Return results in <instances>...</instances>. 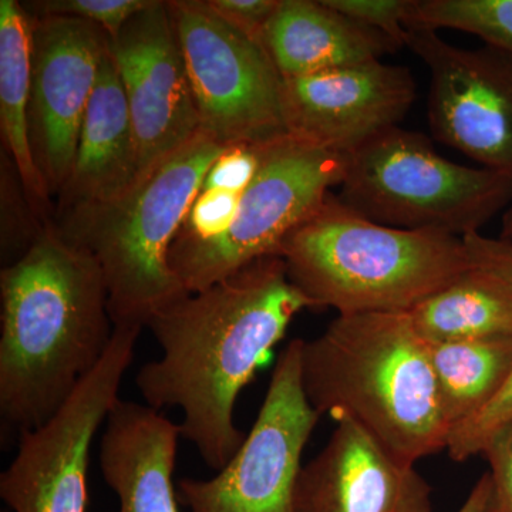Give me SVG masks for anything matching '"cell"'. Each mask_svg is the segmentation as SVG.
<instances>
[{
  "mask_svg": "<svg viewBox=\"0 0 512 512\" xmlns=\"http://www.w3.org/2000/svg\"><path fill=\"white\" fill-rule=\"evenodd\" d=\"M305 309L312 302L272 255L188 293L148 323L163 355L141 367L137 389L158 412L181 409V437L211 470L221 471L244 443L234 420L239 394Z\"/></svg>",
  "mask_w": 512,
  "mask_h": 512,
  "instance_id": "obj_1",
  "label": "cell"
},
{
  "mask_svg": "<svg viewBox=\"0 0 512 512\" xmlns=\"http://www.w3.org/2000/svg\"><path fill=\"white\" fill-rule=\"evenodd\" d=\"M0 416L9 429L52 419L106 355L114 325L99 264L55 220L0 272Z\"/></svg>",
  "mask_w": 512,
  "mask_h": 512,
  "instance_id": "obj_2",
  "label": "cell"
},
{
  "mask_svg": "<svg viewBox=\"0 0 512 512\" xmlns=\"http://www.w3.org/2000/svg\"><path fill=\"white\" fill-rule=\"evenodd\" d=\"M302 379L320 416L353 421L404 463L446 450L451 427L409 312L338 315L303 340Z\"/></svg>",
  "mask_w": 512,
  "mask_h": 512,
  "instance_id": "obj_3",
  "label": "cell"
},
{
  "mask_svg": "<svg viewBox=\"0 0 512 512\" xmlns=\"http://www.w3.org/2000/svg\"><path fill=\"white\" fill-rule=\"evenodd\" d=\"M225 148L200 130L120 197L56 215L64 237L99 264L114 328H147L158 312L188 295L171 268V247Z\"/></svg>",
  "mask_w": 512,
  "mask_h": 512,
  "instance_id": "obj_4",
  "label": "cell"
},
{
  "mask_svg": "<svg viewBox=\"0 0 512 512\" xmlns=\"http://www.w3.org/2000/svg\"><path fill=\"white\" fill-rule=\"evenodd\" d=\"M289 279L339 315L410 312L470 269L463 239L366 220L330 192L282 244Z\"/></svg>",
  "mask_w": 512,
  "mask_h": 512,
  "instance_id": "obj_5",
  "label": "cell"
},
{
  "mask_svg": "<svg viewBox=\"0 0 512 512\" xmlns=\"http://www.w3.org/2000/svg\"><path fill=\"white\" fill-rule=\"evenodd\" d=\"M338 198L384 227L464 238L512 204V178L441 157L416 131L393 127L348 156Z\"/></svg>",
  "mask_w": 512,
  "mask_h": 512,
  "instance_id": "obj_6",
  "label": "cell"
},
{
  "mask_svg": "<svg viewBox=\"0 0 512 512\" xmlns=\"http://www.w3.org/2000/svg\"><path fill=\"white\" fill-rule=\"evenodd\" d=\"M346 164L348 156L291 134L265 144L228 232L205 242L175 239L170 265L185 291H204L258 259L279 256L285 239L340 187Z\"/></svg>",
  "mask_w": 512,
  "mask_h": 512,
  "instance_id": "obj_7",
  "label": "cell"
},
{
  "mask_svg": "<svg viewBox=\"0 0 512 512\" xmlns=\"http://www.w3.org/2000/svg\"><path fill=\"white\" fill-rule=\"evenodd\" d=\"M201 130L224 147L286 136L282 76L264 43L232 26L207 0H167Z\"/></svg>",
  "mask_w": 512,
  "mask_h": 512,
  "instance_id": "obj_8",
  "label": "cell"
},
{
  "mask_svg": "<svg viewBox=\"0 0 512 512\" xmlns=\"http://www.w3.org/2000/svg\"><path fill=\"white\" fill-rule=\"evenodd\" d=\"M141 329L116 328L109 349L72 397L42 426L20 434L18 454L0 474V497L13 512L89 511L94 437L119 402Z\"/></svg>",
  "mask_w": 512,
  "mask_h": 512,
  "instance_id": "obj_9",
  "label": "cell"
},
{
  "mask_svg": "<svg viewBox=\"0 0 512 512\" xmlns=\"http://www.w3.org/2000/svg\"><path fill=\"white\" fill-rule=\"evenodd\" d=\"M302 339L279 356L254 426L210 480L181 478L178 501L191 512H295L302 456L320 413L302 379Z\"/></svg>",
  "mask_w": 512,
  "mask_h": 512,
  "instance_id": "obj_10",
  "label": "cell"
},
{
  "mask_svg": "<svg viewBox=\"0 0 512 512\" xmlns=\"http://www.w3.org/2000/svg\"><path fill=\"white\" fill-rule=\"evenodd\" d=\"M404 47L429 70L434 138L512 178V55L485 45L463 49L426 28L407 29Z\"/></svg>",
  "mask_w": 512,
  "mask_h": 512,
  "instance_id": "obj_11",
  "label": "cell"
},
{
  "mask_svg": "<svg viewBox=\"0 0 512 512\" xmlns=\"http://www.w3.org/2000/svg\"><path fill=\"white\" fill-rule=\"evenodd\" d=\"M29 140L46 190L59 195L72 173L80 130L110 36L67 16H32Z\"/></svg>",
  "mask_w": 512,
  "mask_h": 512,
  "instance_id": "obj_12",
  "label": "cell"
},
{
  "mask_svg": "<svg viewBox=\"0 0 512 512\" xmlns=\"http://www.w3.org/2000/svg\"><path fill=\"white\" fill-rule=\"evenodd\" d=\"M136 138L141 177L201 130L167 2L153 0L109 40Z\"/></svg>",
  "mask_w": 512,
  "mask_h": 512,
  "instance_id": "obj_13",
  "label": "cell"
},
{
  "mask_svg": "<svg viewBox=\"0 0 512 512\" xmlns=\"http://www.w3.org/2000/svg\"><path fill=\"white\" fill-rule=\"evenodd\" d=\"M288 133L349 156L384 131L399 127L416 100L407 67L377 62L282 79Z\"/></svg>",
  "mask_w": 512,
  "mask_h": 512,
  "instance_id": "obj_14",
  "label": "cell"
},
{
  "mask_svg": "<svg viewBox=\"0 0 512 512\" xmlns=\"http://www.w3.org/2000/svg\"><path fill=\"white\" fill-rule=\"evenodd\" d=\"M326 446L303 466L295 512H434L433 490L350 420L335 421Z\"/></svg>",
  "mask_w": 512,
  "mask_h": 512,
  "instance_id": "obj_15",
  "label": "cell"
},
{
  "mask_svg": "<svg viewBox=\"0 0 512 512\" xmlns=\"http://www.w3.org/2000/svg\"><path fill=\"white\" fill-rule=\"evenodd\" d=\"M180 424L147 404L119 400L101 436L104 481L119 512H180L173 483Z\"/></svg>",
  "mask_w": 512,
  "mask_h": 512,
  "instance_id": "obj_16",
  "label": "cell"
},
{
  "mask_svg": "<svg viewBox=\"0 0 512 512\" xmlns=\"http://www.w3.org/2000/svg\"><path fill=\"white\" fill-rule=\"evenodd\" d=\"M138 175L126 93L107 50L80 130L72 173L57 195L56 215L114 200L136 183Z\"/></svg>",
  "mask_w": 512,
  "mask_h": 512,
  "instance_id": "obj_17",
  "label": "cell"
},
{
  "mask_svg": "<svg viewBox=\"0 0 512 512\" xmlns=\"http://www.w3.org/2000/svg\"><path fill=\"white\" fill-rule=\"evenodd\" d=\"M262 43L282 79L377 62L402 47L325 0H279Z\"/></svg>",
  "mask_w": 512,
  "mask_h": 512,
  "instance_id": "obj_18",
  "label": "cell"
},
{
  "mask_svg": "<svg viewBox=\"0 0 512 512\" xmlns=\"http://www.w3.org/2000/svg\"><path fill=\"white\" fill-rule=\"evenodd\" d=\"M32 18L18 0H0V131L33 210L50 221V197L29 140Z\"/></svg>",
  "mask_w": 512,
  "mask_h": 512,
  "instance_id": "obj_19",
  "label": "cell"
},
{
  "mask_svg": "<svg viewBox=\"0 0 512 512\" xmlns=\"http://www.w3.org/2000/svg\"><path fill=\"white\" fill-rule=\"evenodd\" d=\"M409 313L427 343L512 338V293L473 268Z\"/></svg>",
  "mask_w": 512,
  "mask_h": 512,
  "instance_id": "obj_20",
  "label": "cell"
},
{
  "mask_svg": "<svg viewBox=\"0 0 512 512\" xmlns=\"http://www.w3.org/2000/svg\"><path fill=\"white\" fill-rule=\"evenodd\" d=\"M427 345L441 407L451 429L483 409L512 369V338Z\"/></svg>",
  "mask_w": 512,
  "mask_h": 512,
  "instance_id": "obj_21",
  "label": "cell"
},
{
  "mask_svg": "<svg viewBox=\"0 0 512 512\" xmlns=\"http://www.w3.org/2000/svg\"><path fill=\"white\" fill-rule=\"evenodd\" d=\"M409 28L460 30L512 55V0H410Z\"/></svg>",
  "mask_w": 512,
  "mask_h": 512,
  "instance_id": "obj_22",
  "label": "cell"
},
{
  "mask_svg": "<svg viewBox=\"0 0 512 512\" xmlns=\"http://www.w3.org/2000/svg\"><path fill=\"white\" fill-rule=\"evenodd\" d=\"M512 424V369L483 409L450 431L446 451L456 463L483 456L490 441Z\"/></svg>",
  "mask_w": 512,
  "mask_h": 512,
  "instance_id": "obj_23",
  "label": "cell"
},
{
  "mask_svg": "<svg viewBox=\"0 0 512 512\" xmlns=\"http://www.w3.org/2000/svg\"><path fill=\"white\" fill-rule=\"evenodd\" d=\"M3 156L6 164L2 161V259L8 266L26 254L46 224L40 227L30 222V217L39 215L30 204L15 164L8 154Z\"/></svg>",
  "mask_w": 512,
  "mask_h": 512,
  "instance_id": "obj_24",
  "label": "cell"
},
{
  "mask_svg": "<svg viewBox=\"0 0 512 512\" xmlns=\"http://www.w3.org/2000/svg\"><path fill=\"white\" fill-rule=\"evenodd\" d=\"M153 0H36L23 3L32 16H67L100 26L110 37Z\"/></svg>",
  "mask_w": 512,
  "mask_h": 512,
  "instance_id": "obj_25",
  "label": "cell"
},
{
  "mask_svg": "<svg viewBox=\"0 0 512 512\" xmlns=\"http://www.w3.org/2000/svg\"><path fill=\"white\" fill-rule=\"evenodd\" d=\"M241 192L225 190L200 191L192 202L183 228L177 238L181 241L205 242L220 238L237 215Z\"/></svg>",
  "mask_w": 512,
  "mask_h": 512,
  "instance_id": "obj_26",
  "label": "cell"
},
{
  "mask_svg": "<svg viewBox=\"0 0 512 512\" xmlns=\"http://www.w3.org/2000/svg\"><path fill=\"white\" fill-rule=\"evenodd\" d=\"M325 3L404 47L410 0H325Z\"/></svg>",
  "mask_w": 512,
  "mask_h": 512,
  "instance_id": "obj_27",
  "label": "cell"
},
{
  "mask_svg": "<svg viewBox=\"0 0 512 512\" xmlns=\"http://www.w3.org/2000/svg\"><path fill=\"white\" fill-rule=\"evenodd\" d=\"M264 146L241 144L225 148L205 175L201 191L225 190L242 194L258 173Z\"/></svg>",
  "mask_w": 512,
  "mask_h": 512,
  "instance_id": "obj_28",
  "label": "cell"
},
{
  "mask_svg": "<svg viewBox=\"0 0 512 512\" xmlns=\"http://www.w3.org/2000/svg\"><path fill=\"white\" fill-rule=\"evenodd\" d=\"M461 239L470 268L494 279L512 293V241L485 237L481 232Z\"/></svg>",
  "mask_w": 512,
  "mask_h": 512,
  "instance_id": "obj_29",
  "label": "cell"
},
{
  "mask_svg": "<svg viewBox=\"0 0 512 512\" xmlns=\"http://www.w3.org/2000/svg\"><path fill=\"white\" fill-rule=\"evenodd\" d=\"M483 456L493 483L490 512H512V424L490 441Z\"/></svg>",
  "mask_w": 512,
  "mask_h": 512,
  "instance_id": "obj_30",
  "label": "cell"
},
{
  "mask_svg": "<svg viewBox=\"0 0 512 512\" xmlns=\"http://www.w3.org/2000/svg\"><path fill=\"white\" fill-rule=\"evenodd\" d=\"M221 18L262 42L266 23L272 18L279 0H207Z\"/></svg>",
  "mask_w": 512,
  "mask_h": 512,
  "instance_id": "obj_31",
  "label": "cell"
},
{
  "mask_svg": "<svg viewBox=\"0 0 512 512\" xmlns=\"http://www.w3.org/2000/svg\"><path fill=\"white\" fill-rule=\"evenodd\" d=\"M491 498H493V483L487 471L474 485L457 512H490Z\"/></svg>",
  "mask_w": 512,
  "mask_h": 512,
  "instance_id": "obj_32",
  "label": "cell"
},
{
  "mask_svg": "<svg viewBox=\"0 0 512 512\" xmlns=\"http://www.w3.org/2000/svg\"><path fill=\"white\" fill-rule=\"evenodd\" d=\"M500 238L505 239V241H512V204L501 217Z\"/></svg>",
  "mask_w": 512,
  "mask_h": 512,
  "instance_id": "obj_33",
  "label": "cell"
}]
</instances>
